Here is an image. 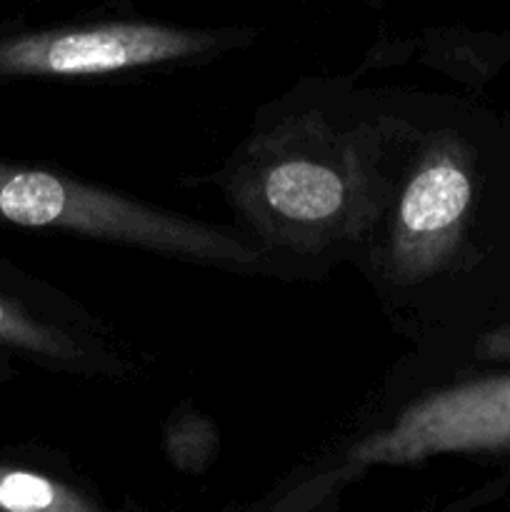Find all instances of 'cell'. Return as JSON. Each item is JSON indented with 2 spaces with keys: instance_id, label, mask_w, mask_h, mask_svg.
<instances>
[{
  "instance_id": "1",
  "label": "cell",
  "mask_w": 510,
  "mask_h": 512,
  "mask_svg": "<svg viewBox=\"0 0 510 512\" xmlns=\"http://www.w3.org/2000/svg\"><path fill=\"white\" fill-rule=\"evenodd\" d=\"M0 223L75 230L153 248L180 250L200 258H253V250L228 235L153 213L118 195L85 188L48 170L10 163H0Z\"/></svg>"
},
{
  "instance_id": "2",
  "label": "cell",
  "mask_w": 510,
  "mask_h": 512,
  "mask_svg": "<svg viewBox=\"0 0 510 512\" xmlns=\"http://www.w3.org/2000/svg\"><path fill=\"white\" fill-rule=\"evenodd\" d=\"M208 40L160 25H100L90 30L15 35L0 40V75H90L183 58Z\"/></svg>"
},
{
  "instance_id": "3",
  "label": "cell",
  "mask_w": 510,
  "mask_h": 512,
  "mask_svg": "<svg viewBox=\"0 0 510 512\" xmlns=\"http://www.w3.org/2000/svg\"><path fill=\"white\" fill-rule=\"evenodd\" d=\"M510 448V378L448 390L408 410L390 433L360 448L363 460L405 463L450 450Z\"/></svg>"
},
{
  "instance_id": "4",
  "label": "cell",
  "mask_w": 510,
  "mask_h": 512,
  "mask_svg": "<svg viewBox=\"0 0 510 512\" xmlns=\"http://www.w3.org/2000/svg\"><path fill=\"white\" fill-rule=\"evenodd\" d=\"M470 193L468 175L455 163L438 160L425 165L408 185L400 205L405 238L425 248L448 238L468 210Z\"/></svg>"
},
{
  "instance_id": "5",
  "label": "cell",
  "mask_w": 510,
  "mask_h": 512,
  "mask_svg": "<svg viewBox=\"0 0 510 512\" xmlns=\"http://www.w3.org/2000/svg\"><path fill=\"white\" fill-rule=\"evenodd\" d=\"M343 180L325 165L290 160L275 165L265 178L270 208L293 220H323L343 208Z\"/></svg>"
},
{
  "instance_id": "6",
  "label": "cell",
  "mask_w": 510,
  "mask_h": 512,
  "mask_svg": "<svg viewBox=\"0 0 510 512\" xmlns=\"http://www.w3.org/2000/svg\"><path fill=\"white\" fill-rule=\"evenodd\" d=\"M0 348L38 358H63L70 345L28 305L23 290L0 265Z\"/></svg>"
},
{
  "instance_id": "7",
  "label": "cell",
  "mask_w": 510,
  "mask_h": 512,
  "mask_svg": "<svg viewBox=\"0 0 510 512\" xmlns=\"http://www.w3.org/2000/svg\"><path fill=\"white\" fill-rule=\"evenodd\" d=\"M73 508H83V505L45 475L0 465V510L38 512Z\"/></svg>"
},
{
  "instance_id": "8",
  "label": "cell",
  "mask_w": 510,
  "mask_h": 512,
  "mask_svg": "<svg viewBox=\"0 0 510 512\" xmlns=\"http://www.w3.org/2000/svg\"><path fill=\"white\" fill-rule=\"evenodd\" d=\"M490 350H493V355H505V358H510V330L500 333L498 338L493 340V345H490Z\"/></svg>"
},
{
  "instance_id": "9",
  "label": "cell",
  "mask_w": 510,
  "mask_h": 512,
  "mask_svg": "<svg viewBox=\"0 0 510 512\" xmlns=\"http://www.w3.org/2000/svg\"><path fill=\"white\" fill-rule=\"evenodd\" d=\"M0 378H3V365H0Z\"/></svg>"
}]
</instances>
